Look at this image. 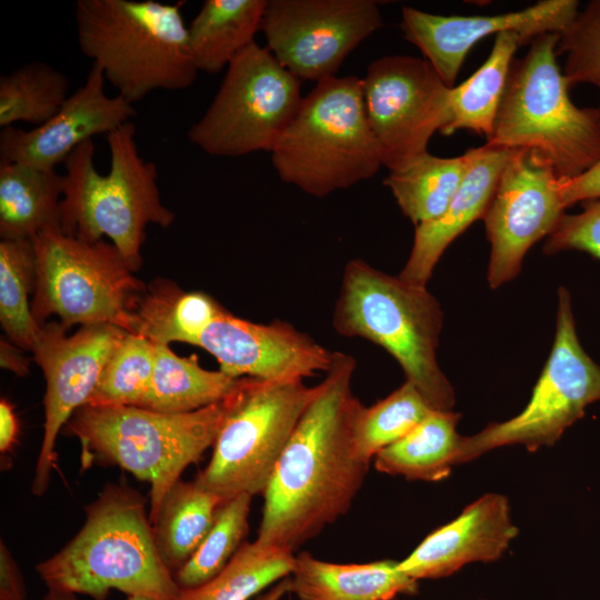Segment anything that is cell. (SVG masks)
<instances>
[{
    "label": "cell",
    "mask_w": 600,
    "mask_h": 600,
    "mask_svg": "<svg viewBox=\"0 0 600 600\" xmlns=\"http://www.w3.org/2000/svg\"><path fill=\"white\" fill-rule=\"evenodd\" d=\"M354 370L351 354L334 351L263 492L259 541L294 553L352 506L370 466L353 447L363 406L352 391Z\"/></svg>",
    "instance_id": "1"
},
{
    "label": "cell",
    "mask_w": 600,
    "mask_h": 600,
    "mask_svg": "<svg viewBox=\"0 0 600 600\" xmlns=\"http://www.w3.org/2000/svg\"><path fill=\"white\" fill-rule=\"evenodd\" d=\"M84 512L78 533L36 567L48 589L93 600H106L110 590L176 600L180 588L158 551L141 493L108 483Z\"/></svg>",
    "instance_id": "2"
},
{
    "label": "cell",
    "mask_w": 600,
    "mask_h": 600,
    "mask_svg": "<svg viewBox=\"0 0 600 600\" xmlns=\"http://www.w3.org/2000/svg\"><path fill=\"white\" fill-rule=\"evenodd\" d=\"M442 326L443 311L427 286L390 276L362 259L346 264L333 329L382 347L431 408L452 410L454 390L437 359Z\"/></svg>",
    "instance_id": "3"
},
{
    "label": "cell",
    "mask_w": 600,
    "mask_h": 600,
    "mask_svg": "<svg viewBox=\"0 0 600 600\" xmlns=\"http://www.w3.org/2000/svg\"><path fill=\"white\" fill-rule=\"evenodd\" d=\"M230 394L186 413L86 404L63 431L79 439L82 469L93 463L118 466L150 483L149 518L153 523L163 498L184 469L213 446L229 411Z\"/></svg>",
    "instance_id": "4"
},
{
    "label": "cell",
    "mask_w": 600,
    "mask_h": 600,
    "mask_svg": "<svg viewBox=\"0 0 600 600\" xmlns=\"http://www.w3.org/2000/svg\"><path fill=\"white\" fill-rule=\"evenodd\" d=\"M107 142L110 169L106 174L96 168L93 140L80 144L63 162L61 230L89 242L107 236L134 272L142 263L147 226L167 228L174 213L161 201L157 166L139 153L133 122L108 133Z\"/></svg>",
    "instance_id": "5"
},
{
    "label": "cell",
    "mask_w": 600,
    "mask_h": 600,
    "mask_svg": "<svg viewBox=\"0 0 600 600\" xmlns=\"http://www.w3.org/2000/svg\"><path fill=\"white\" fill-rule=\"evenodd\" d=\"M183 1L78 0L77 38L91 59L130 103L150 92L192 86V59Z\"/></svg>",
    "instance_id": "6"
},
{
    "label": "cell",
    "mask_w": 600,
    "mask_h": 600,
    "mask_svg": "<svg viewBox=\"0 0 600 600\" xmlns=\"http://www.w3.org/2000/svg\"><path fill=\"white\" fill-rule=\"evenodd\" d=\"M558 40L559 33L541 34L513 60L487 144L537 150L561 179H571L600 160V110L570 99Z\"/></svg>",
    "instance_id": "7"
},
{
    "label": "cell",
    "mask_w": 600,
    "mask_h": 600,
    "mask_svg": "<svg viewBox=\"0 0 600 600\" xmlns=\"http://www.w3.org/2000/svg\"><path fill=\"white\" fill-rule=\"evenodd\" d=\"M271 160L283 182L319 198L372 178L382 161L361 78L317 82L271 150Z\"/></svg>",
    "instance_id": "8"
},
{
    "label": "cell",
    "mask_w": 600,
    "mask_h": 600,
    "mask_svg": "<svg viewBox=\"0 0 600 600\" xmlns=\"http://www.w3.org/2000/svg\"><path fill=\"white\" fill-rule=\"evenodd\" d=\"M32 242L37 282L31 310L40 326L56 314L67 328L112 324L134 333L146 289L113 243L84 241L60 228L40 232Z\"/></svg>",
    "instance_id": "9"
},
{
    "label": "cell",
    "mask_w": 600,
    "mask_h": 600,
    "mask_svg": "<svg viewBox=\"0 0 600 600\" xmlns=\"http://www.w3.org/2000/svg\"><path fill=\"white\" fill-rule=\"evenodd\" d=\"M317 391L318 384L308 387L302 379L239 378L211 459L194 480L224 502L263 494Z\"/></svg>",
    "instance_id": "10"
},
{
    "label": "cell",
    "mask_w": 600,
    "mask_h": 600,
    "mask_svg": "<svg viewBox=\"0 0 600 600\" xmlns=\"http://www.w3.org/2000/svg\"><path fill=\"white\" fill-rule=\"evenodd\" d=\"M300 81L268 48L252 42L228 66L189 140L216 157L271 152L300 107Z\"/></svg>",
    "instance_id": "11"
},
{
    "label": "cell",
    "mask_w": 600,
    "mask_h": 600,
    "mask_svg": "<svg viewBox=\"0 0 600 600\" xmlns=\"http://www.w3.org/2000/svg\"><path fill=\"white\" fill-rule=\"evenodd\" d=\"M597 401H600V366L579 341L570 293L561 287L552 349L528 404L504 422L488 424L471 437H462L458 464L503 446L521 444L530 452L552 446Z\"/></svg>",
    "instance_id": "12"
},
{
    "label": "cell",
    "mask_w": 600,
    "mask_h": 600,
    "mask_svg": "<svg viewBox=\"0 0 600 600\" xmlns=\"http://www.w3.org/2000/svg\"><path fill=\"white\" fill-rule=\"evenodd\" d=\"M362 80L367 118L382 166L396 171L428 152L451 121V89L424 58L386 56Z\"/></svg>",
    "instance_id": "13"
},
{
    "label": "cell",
    "mask_w": 600,
    "mask_h": 600,
    "mask_svg": "<svg viewBox=\"0 0 600 600\" xmlns=\"http://www.w3.org/2000/svg\"><path fill=\"white\" fill-rule=\"evenodd\" d=\"M381 27L373 0H269L261 31L287 70L319 82L337 76L349 53Z\"/></svg>",
    "instance_id": "14"
},
{
    "label": "cell",
    "mask_w": 600,
    "mask_h": 600,
    "mask_svg": "<svg viewBox=\"0 0 600 600\" xmlns=\"http://www.w3.org/2000/svg\"><path fill=\"white\" fill-rule=\"evenodd\" d=\"M560 181L550 161L537 150L511 151L482 218L491 244L490 288L516 278L528 250L563 217L567 208Z\"/></svg>",
    "instance_id": "15"
},
{
    "label": "cell",
    "mask_w": 600,
    "mask_h": 600,
    "mask_svg": "<svg viewBox=\"0 0 600 600\" xmlns=\"http://www.w3.org/2000/svg\"><path fill=\"white\" fill-rule=\"evenodd\" d=\"M68 329L61 322L42 324L31 350L46 379L43 437L31 484L37 497L49 487L59 432L88 402L108 359L128 333L112 324L82 326L70 336Z\"/></svg>",
    "instance_id": "16"
},
{
    "label": "cell",
    "mask_w": 600,
    "mask_h": 600,
    "mask_svg": "<svg viewBox=\"0 0 600 600\" xmlns=\"http://www.w3.org/2000/svg\"><path fill=\"white\" fill-rule=\"evenodd\" d=\"M577 0H542L519 11L489 16H442L413 7L401 9L400 28L444 83L452 88L473 46L491 34L514 31L530 43L546 33H561L579 12Z\"/></svg>",
    "instance_id": "17"
},
{
    "label": "cell",
    "mask_w": 600,
    "mask_h": 600,
    "mask_svg": "<svg viewBox=\"0 0 600 600\" xmlns=\"http://www.w3.org/2000/svg\"><path fill=\"white\" fill-rule=\"evenodd\" d=\"M196 346L212 354L219 370L234 379L303 380L326 373L334 353L288 322L256 323L226 309Z\"/></svg>",
    "instance_id": "18"
},
{
    "label": "cell",
    "mask_w": 600,
    "mask_h": 600,
    "mask_svg": "<svg viewBox=\"0 0 600 600\" xmlns=\"http://www.w3.org/2000/svg\"><path fill=\"white\" fill-rule=\"evenodd\" d=\"M102 70L92 63L84 82L44 123L30 130L7 127L0 132V161L56 169L83 142L110 133L136 114L120 94L110 97Z\"/></svg>",
    "instance_id": "19"
},
{
    "label": "cell",
    "mask_w": 600,
    "mask_h": 600,
    "mask_svg": "<svg viewBox=\"0 0 600 600\" xmlns=\"http://www.w3.org/2000/svg\"><path fill=\"white\" fill-rule=\"evenodd\" d=\"M517 534L508 498L487 493L429 533L398 567L417 581L444 578L468 563L498 560Z\"/></svg>",
    "instance_id": "20"
},
{
    "label": "cell",
    "mask_w": 600,
    "mask_h": 600,
    "mask_svg": "<svg viewBox=\"0 0 600 600\" xmlns=\"http://www.w3.org/2000/svg\"><path fill=\"white\" fill-rule=\"evenodd\" d=\"M511 149L483 144L469 149L467 173L446 210L416 227L409 258L398 274L427 286L434 267L448 248L476 220L482 219Z\"/></svg>",
    "instance_id": "21"
},
{
    "label": "cell",
    "mask_w": 600,
    "mask_h": 600,
    "mask_svg": "<svg viewBox=\"0 0 600 600\" xmlns=\"http://www.w3.org/2000/svg\"><path fill=\"white\" fill-rule=\"evenodd\" d=\"M396 560L333 563L307 551L294 554L290 592L298 600H392L418 593L419 581L403 573Z\"/></svg>",
    "instance_id": "22"
},
{
    "label": "cell",
    "mask_w": 600,
    "mask_h": 600,
    "mask_svg": "<svg viewBox=\"0 0 600 600\" xmlns=\"http://www.w3.org/2000/svg\"><path fill=\"white\" fill-rule=\"evenodd\" d=\"M64 177L56 169L0 161L1 239H32L61 229Z\"/></svg>",
    "instance_id": "23"
},
{
    "label": "cell",
    "mask_w": 600,
    "mask_h": 600,
    "mask_svg": "<svg viewBox=\"0 0 600 600\" xmlns=\"http://www.w3.org/2000/svg\"><path fill=\"white\" fill-rule=\"evenodd\" d=\"M460 413L433 409L418 426L373 458L377 471L408 480L436 482L458 464Z\"/></svg>",
    "instance_id": "24"
},
{
    "label": "cell",
    "mask_w": 600,
    "mask_h": 600,
    "mask_svg": "<svg viewBox=\"0 0 600 600\" xmlns=\"http://www.w3.org/2000/svg\"><path fill=\"white\" fill-rule=\"evenodd\" d=\"M267 0H206L188 27L198 71L216 73L254 42Z\"/></svg>",
    "instance_id": "25"
},
{
    "label": "cell",
    "mask_w": 600,
    "mask_h": 600,
    "mask_svg": "<svg viewBox=\"0 0 600 600\" xmlns=\"http://www.w3.org/2000/svg\"><path fill=\"white\" fill-rule=\"evenodd\" d=\"M238 379L202 368L196 354L177 356L156 343L151 386L140 408L163 413L192 412L224 400Z\"/></svg>",
    "instance_id": "26"
},
{
    "label": "cell",
    "mask_w": 600,
    "mask_h": 600,
    "mask_svg": "<svg viewBox=\"0 0 600 600\" xmlns=\"http://www.w3.org/2000/svg\"><path fill=\"white\" fill-rule=\"evenodd\" d=\"M224 501L196 480H178L163 498L153 527L154 541L173 572L198 549Z\"/></svg>",
    "instance_id": "27"
},
{
    "label": "cell",
    "mask_w": 600,
    "mask_h": 600,
    "mask_svg": "<svg viewBox=\"0 0 600 600\" xmlns=\"http://www.w3.org/2000/svg\"><path fill=\"white\" fill-rule=\"evenodd\" d=\"M524 44L514 31L496 36L486 61L461 84L451 89V121L442 131L451 136L459 130L492 136L514 53Z\"/></svg>",
    "instance_id": "28"
},
{
    "label": "cell",
    "mask_w": 600,
    "mask_h": 600,
    "mask_svg": "<svg viewBox=\"0 0 600 600\" xmlns=\"http://www.w3.org/2000/svg\"><path fill=\"white\" fill-rule=\"evenodd\" d=\"M223 309L201 291L186 292L172 282H154L139 301L134 333L158 344L183 342L196 346Z\"/></svg>",
    "instance_id": "29"
},
{
    "label": "cell",
    "mask_w": 600,
    "mask_h": 600,
    "mask_svg": "<svg viewBox=\"0 0 600 600\" xmlns=\"http://www.w3.org/2000/svg\"><path fill=\"white\" fill-rule=\"evenodd\" d=\"M468 167V151L457 157L426 152L406 167L389 171L383 182L404 217L417 227L438 218L446 210Z\"/></svg>",
    "instance_id": "30"
},
{
    "label": "cell",
    "mask_w": 600,
    "mask_h": 600,
    "mask_svg": "<svg viewBox=\"0 0 600 600\" xmlns=\"http://www.w3.org/2000/svg\"><path fill=\"white\" fill-rule=\"evenodd\" d=\"M294 553L256 539L243 542L228 564L211 580L180 589L176 600H249L290 576Z\"/></svg>",
    "instance_id": "31"
},
{
    "label": "cell",
    "mask_w": 600,
    "mask_h": 600,
    "mask_svg": "<svg viewBox=\"0 0 600 600\" xmlns=\"http://www.w3.org/2000/svg\"><path fill=\"white\" fill-rule=\"evenodd\" d=\"M37 282L32 239H2L0 242V321L10 340L32 350L41 326L36 321L29 296Z\"/></svg>",
    "instance_id": "32"
},
{
    "label": "cell",
    "mask_w": 600,
    "mask_h": 600,
    "mask_svg": "<svg viewBox=\"0 0 600 600\" xmlns=\"http://www.w3.org/2000/svg\"><path fill=\"white\" fill-rule=\"evenodd\" d=\"M68 77L33 61L0 77V127L16 122L36 127L48 121L70 97Z\"/></svg>",
    "instance_id": "33"
},
{
    "label": "cell",
    "mask_w": 600,
    "mask_h": 600,
    "mask_svg": "<svg viewBox=\"0 0 600 600\" xmlns=\"http://www.w3.org/2000/svg\"><path fill=\"white\" fill-rule=\"evenodd\" d=\"M433 408L409 381L371 407L362 406L353 426L356 454L370 462L408 434Z\"/></svg>",
    "instance_id": "34"
},
{
    "label": "cell",
    "mask_w": 600,
    "mask_h": 600,
    "mask_svg": "<svg viewBox=\"0 0 600 600\" xmlns=\"http://www.w3.org/2000/svg\"><path fill=\"white\" fill-rule=\"evenodd\" d=\"M251 499L252 496L242 493L222 503L198 549L173 572L180 589H193L204 584L232 559L249 531Z\"/></svg>",
    "instance_id": "35"
},
{
    "label": "cell",
    "mask_w": 600,
    "mask_h": 600,
    "mask_svg": "<svg viewBox=\"0 0 600 600\" xmlns=\"http://www.w3.org/2000/svg\"><path fill=\"white\" fill-rule=\"evenodd\" d=\"M154 358L156 343L128 332L108 359L86 404L141 407L151 386Z\"/></svg>",
    "instance_id": "36"
},
{
    "label": "cell",
    "mask_w": 600,
    "mask_h": 600,
    "mask_svg": "<svg viewBox=\"0 0 600 600\" xmlns=\"http://www.w3.org/2000/svg\"><path fill=\"white\" fill-rule=\"evenodd\" d=\"M556 52L564 56L562 72L570 87L589 83L600 93V0H592L579 10L559 34Z\"/></svg>",
    "instance_id": "37"
},
{
    "label": "cell",
    "mask_w": 600,
    "mask_h": 600,
    "mask_svg": "<svg viewBox=\"0 0 600 600\" xmlns=\"http://www.w3.org/2000/svg\"><path fill=\"white\" fill-rule=\"evenodd\" d=\"M579 250L600 260V200L583 202L582 211L563 214L543 246L546 254Z\"/></svg>",
    "instance_id": "38"
},
{
    "label": "cell",
    "mask_w": 600,
    "mask_h": 600,
    "mask_svg": "<svg viewBox=\"0 0 600 600\" xmlns=\"http://www.w3.org/2000/svg\"><path fill=\"white\" fill-rule=\"evenodd\" d=\"M560 193L566 208L578 202L600 200V160L574 178L561 179Z\"/></svg>",
    "instance_id": "39"
},
{
    "label": "cell",
    "mask_w": 600,
    "mask_h": 600,
    "mask_svg": "<svg viewBox=\"0 0 600 600\" xmlns=\"http://www.w3.org/2000/svg\"><path fill=\"white\" fill-rule=\"evenodd\" d=\"M21 571L3 541L0 542V600H24Z\"/></svg>",
    "instance_id": "40"
},
{
    "label": "cell",
    "mask_w": 600,
    "mask_h": 600,
    "mask_svg": "<svg viewBox=\"0 0 600 600\" xmlns=\"http://www.w3.org/2000/svg\"><path fill=\"white\" fill-rule=\"evenodd\" d=\"M19 434V421L13 404L2 398L0 401V452L11 451Z\"/></svg>",
    "instance_id": "41"
},
{
    "label": "cell",
    "mask_w": 600,
    "mask_h": 600,
    "mask_svg": "<svg viewBox=\"0 0 600 600\" xmlns=\"http://www.w3.org/2000/svg\"><path fill=\"white\" fill-rule=\"evenodd\" d=\"M16 344L1 340L0 364L3 369L19 376H26L29 371V359L19 352Z\"/></svg>",
    "instance_id": "42"
},
{
    "label": "cell",
    "mask_w": 600,
    "mask_h": 600,
    "mask_svg": "<svg viewBox=\"0 0 600 600\" xmlns=\"http://www.w3.org/2000/svg\"><path fill=\"white\" fill-rule=\"evenodd\" d=\"M288 592H290L289 577L274 583L268 591L257 596L254 600H281Z\"/></svg>",
    "instance_id": "43"
},
{
    "label": "cell",
    "mask_w": 600,
    "mask_h": 600,
    "mask_svg": "<svg viewBox=\"0 0 600 600\" xmlns=\"http://www.w3.org/2000/svg\"><path fill=\"white\" fill-rule=\"evenodd\" d=\"M43 600H78L76 594L56 589H49Z\"/></svg>",
    "instance_id": "44"
},
{
    "label": "cell",
    "mask_w": 600,
    "mask_h": 600,
    "mask_svg": "<svg viewBox=\"0 0 600 600\" xmlns=\"http://www.w3.org/2000/svg\"><path fill=\"white\" fill-rule=\"evenodd\" d=\"M127 600H154L150 597H147V596H128V599Z\"/></svg>",
    "instance_id": "45"
}]
</instances>
